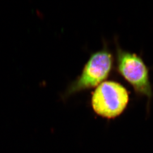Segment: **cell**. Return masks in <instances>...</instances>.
<instances>
[{"label": "cell", "instance_id": "1", "mask_svg": "<svg viewBox=\"0 0 153 153\" xmlns=\"http://www.w3.org/2000/svg\"><path fill=\"white\" fill-rule=\"evenodd\" d=\"M129 95L126 88L114 81L100 83L92 97L95 112L107 118H114L123 112L128 103Z\"/></svg>", "mask_w": 153, "mask_h": 153}, {"label": "cell", "instance_id": "2", "mask_svg": "<svg viewBox=\"0 0 153 153\" xmlns=\"http://www.w3.org/2000/svg\"><path fill=\"white\" fill-rule=\"evenodd\" d=\"M113 56L106 47L91 55L84 66L81 74L73 82L68 94L98 86L103 82L113 66Z\"/></svg>", "mask_w": 153, "mask_h": 153}, {"label": "cell", "instance_id": "3", "mask_svg": "<svg viewBox=\"0 0 153 153\" xmlns=\"http://www.w3.org/2000/svg\"><path fill=\"white\" fill-rule=\"evenodd\" d=\"M116 64L119 73L137 92L148 97L152 95L148 68L140 56L117 46Z\"/></svg>", "mask_w": 153, "mask_h": 153}]
</instances>
